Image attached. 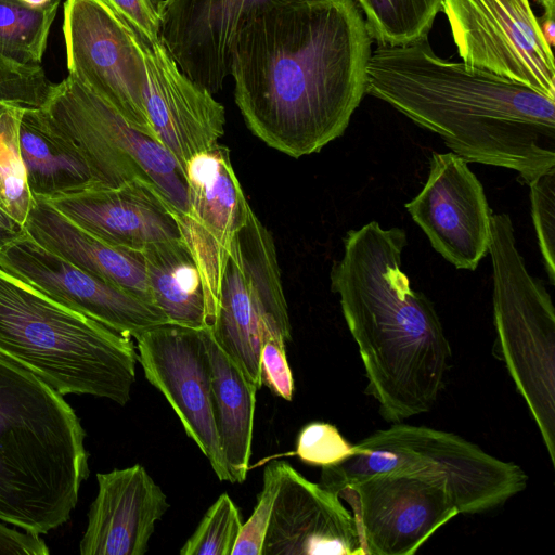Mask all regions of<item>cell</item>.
Here are the masks:
<instances>
[{"instance_id": "cell-31", "label": "cell", "mask_w": 555, "mask_h": 555, "mask_svg": "<svg viewBox=\"0 0 555 555\" xmlns=\"http://www.w3.org/2000/svg\"><path fill=\"white\" fill-rule=\"evenodd\" d=\"M352 447L336 426L312 422L299 431L293 454L308 465L325 467L339 464L352 455Z\"/></svg>"}, {"instance_id": "cell-34", "label": "cell", "mask_w": 555, "mask_h": 555, "mask_svg": "<svg viewBox=\"0 0 555 555\" xmlns=\"http://www.w3.org/2000/svg\"><path fill=\"white\" fill-rule=\"evenodd\" d=\"M139 37L158 40L160 0H101Z\"/></svg>"}, {"instance_id": "cell-23", "label": "cell", "mask_w": 555, "mask_h": 555, "mask_svg": "<svg viewBox=\"0 0 555 555\" xmlns=\"http://www.w3.org/2000/svg\"><path fill=\"white\" fill-rule=\"evenodd\" d=\"M18 140L34 198L49 199L98 186L83 157L51 126L41 108H24Z\"/></svg>"}, {"instance_id": "cell-18", "label": "cell", "mask_w": 555, "mask_h": 555, "mask_svg": "<svg viewBox=\"0 0 555 555\" xmlns=\"http://www.w3.org/2000/svg\"><path fill=\"white\" fill-rule=\"evenodd\" d=\"M271 0H160L158 40L180 70L212 94L230 75L244 22Z\"/></svg>"}, {"instance_id": "cell-1", "label": "cell", "mask_w": 555, "mask_h": 555, "mask_svg": "<svg viewBox=\"0 0 555 555\" xmlns=\"http://www.w3.org/2000/svg\"><path fill=\"white\" fill-rule=\"evenodd\" d=\"M372 37L353 0H271L231 56L235 103L268 146L299 158L340 137L366 94Z\"/></svg>"}, {"instance_id": "cell-11", "label": "cell", "mask_w": 555, "mask_h": 555, "mask_svg": "<svg viewBox=\"0 0 555 555\" xmlns=\"http://www.w3.org/2000/svg\"><path fill=\"white\" fill-rule=\"evenodd\" d=\"M357 524L365 555H412L459 514L444 487L405 473H378L336 489Z\"/></svg>"}, {"instance_id": "cell-35", "label": "cell", "mask_w": 555, "mask_h": 555, "mask_svg": "<svg viewBox=\"0 0 555 555\" xmlns=\"http://www.w3.org/2000/svg\"><path fill=\"white\" fill-rule=\"evenodd\" d=\"M40 534L11 529L0 522V555H48L50 553Z\"/></svg>"}, {"instance_id": "cell-20", "label": "cell", "mask_w": 555, "mask_h": 555, "mask_svg": "<svg viewBox=\"0 0 555 555\" xmlns=\"http://www.w3.org/2000/svg\"><path fill=\"white\" fill-rule=\"evenodd\" d=\"M98 494L79 543L81 555H144L156 522L170 507L140 464L96 474Z\"/></svg>"}, {"instance_id": "cell-26", "label": "cell", "mask_w": 555, "mask_h": 555, "mask_svg": "<svg viewBox=\"0 0 555 555\" xmlns=\"http://www.w3.org/2000/svg\"><path fill=\"white\" fill-rule=\"evenodd\" d=\"M60 0L34 8L0 0V54L20 64L40 65Z\"/></svg>"}, {"instance_id": "cell-13", "label": "cell", "mask_w": 555, "mask_h": 555, "mask_svg": "<svg viewBox=\"0 0 555 555\" xmlns=\"http://www.w3.org/2000/svg\"><path fill=\"white\" fill-rule=\"evenodd\" d=\"M135 340L146 379L164 395L218 479L231 482L215 421L203 327L167 322L150 327Z\"/></svg>"}, {"instance_id": "cell-17", "label": "cell", "mask_w": 555, "mask_h": 555, "mask_svg": "<svg viewBox=\"0 0 555 555\" xmlns=\"http://www.w3.org/2000/svg\"><path fill=\"white\" fill-rule=\"evenodd\" d=\"M262 555H365L353 515L320 483L280 461Z\"/></svg>"}, {"instance_id": "cell-33", "label": "cell", "mask_w": 555, "mask_h": 555, "mask_svg": "<svg viewBox=\"0 0 555 555\" xmlns=\"http://www.w3.org/2000/svg\"><path fill=\"white\" fill-rule=\"evenodd\" d=\"M285 339L279 333L262 328L260 331V376L275 396L292 401L294 378L286 358Z\"/></svg>"}, {"instance_id": "cell-15", "label": "cell", "mask_w": 555, "mask_h": 555, "mask_svg": "<svg viewBox=\"0 0 555 555\" xmlns=\"http://www.w3.org/2000/svg\"><path fill=\"white\" fill-rule=\"evenodd\" d=\"M0 268L59 304L134 339L165 313L39 245L29 235L0 251Z\"/></svg>"}, {"instance_id": "cell-10", "label": "cell", "mask_w": 555, "mask_h": 555, "mask_svg": "<svg viewBox=\"0 0 555 555\" xmlns=\"http://www.w3.org/2000/svg\"><path fill=\"white\" fill-rule=\"evenodd\" d=\"M63 34L69 75L156 140L144 106L145 66L134 31L101 0H66Z\"/></svg>"}, {"instance_id": "cell-6", "label": "cell", "mask_w": 555, "mask_h": 555, "mask_svg": "<svg viewBox=\"0 0 555 555\" xmlns=\"http://www.w3.org/2000/svg\"><path fill=\"white\" fill-rule=\"evenodd\" d=\"M495 356L504 363L538 425L555 466V310L541 280L519 253L508 214H492Z\"/></svg>"}, {"instance_id": "cell-25", "label": "cell", "mask_w": 555, "mask_h": 555, "mask_svg": "<svg viewBox=\"0 0 555 555\" xmlns=\"http://www.w3.org/2000/svg\"><path fill=\"white\" fill-rule=\"evenodd\" d=\"M364 13L372 39L380 46H409L431 29L442 0H353Z\"/></svg>"}, {"instance_id": "cell-39", "label": "cell", "mask_w": 555, "mask_h": 555, "mask_svg": "<svg viewBox=\"0 0 555 555\" xmlns=\"http://www.w3.org/2000/svg\"><path fill=\"white\" fill-rule=\"evenodd\" d=\"M21 1L27 5H30L34 8H39V7H43V5L48 4L51 0H21Z\"/></svg>"}, {"instance_id": "cell-37", "label": "cell", "mask_w": 555, "mask_h": 555, "mask_svg": "<svg viewBox=\"0 0 555 555\" xmlns=\"http://www.w3.org/2000/svg\"><path fill=\"white\" fill-rule=\"evenodd\" d=\"M553 13H544L539 18L541 30L546 39L547 43L553 48L555 40V23Z\"/></svg>"}, {"instance_id": "cell-22", "label": "cell", "mask_w": 555, "mask_h": 555, "mask_svg": "<svg viewBox=\"0 0 555 555\" xmlns=\"http://www.w3.org/2000/svg\"><path fill=\"white\" fill-rule=\"evenodd\" d=\"M211 372L214 413L231 482H243L249 469L257 388L203 327Z\"/></svg>"}, {"instance_id": "cell-7", "label": "cell", "mask_w": 555, "mask_h": 555, "mask_svg": "<svg viewBox=\"0 0 555 555\" xmlns=\"http://www.w3.org/2000/svg\"><path fill=\"white\" fill-rule=\"evenodd\" d=\"M83 157L99 186L150 181L175 210L186 209L185 175L168 150L134 129L111 104L68 75L40 107Z\"/></svg>"}, {"instance_id": "cell-4", "label": "cell", "mask_w": 555, "mask_h": 555, "mask_svg": "<svg viewBox=\"0 0 555 555\" xmlns=\"http://www.w3.org/2000/svg\"><path fill=\"white\" fill-rule=\"evenodd\" d=\"M0 356L63 396L125 405L135 382L130 337L74 311L0 268Z\"/></svg>"}, {"instance_id": "cell-9", "label": "cell", "mask_w": 555, "mask_h": 555, "mask_svg": "<svg viewBox=\"0 0 555 555\" xmlns=\"http://www.w3.org/2000/svg\"><path fill=\"white\" fill-rule=\"evenodd\" d=\"M462 62L555 99L552 47L529 0H442Z\"/></svg>"}, {"instance_id": "cell-19", "label": "cell", "mask_w": 555, "mask_h": 555, "mask_svg": "<svg viewBox=\"0 0 555 555\" xmlns=\"http://www.w3.org/2000/svg\"><path fill=\"white\" fill-rule=\"evenodd\" d=\"M73 223L112 245L143 250L179 238L175 210L147 180L92 186L42 199Z\"/></svg>"}, {"instance_id": "cell-24", "label": "cell", "mask_w": 555, "mask_h": 555, "mask_svg": "<svg viewBox=\"0 0 555 555\" xmlns=\"http://www.w3.org/2000/svg\"><path fill=\"white\" fill-rule=\"evenodd\" d=\"M142 251L153 302L169 322L207 326L204 286L197 264L179 238L158 242Z\"/></svg>"}, {"instance_id": "cell-30", "label": "cell", "mask_w": 555, "mask_h": 555, "mask_svg": "<svg viewBox=\"0 0 555 555\" xmlns=\"http://www.w3.org/2000/svg\"><path fill=\"white\" fill-rule=\"evenodd\" d=\"M531 216L551 284L555 282V169L528 183Z\"/></svg>"}, {"instance_id": "cell-21", "label": "cell", "mask_w": 555, "mask_h": 555, "mask_svg": "<svg viewBox=\"0 0 555 555\" xmlns=\"http://www.w3.org/2000/svg\"><path fill=\"white\" fill-rule=\"evenodd\" d=\"M24 224L42 247L154 305L142 251L100 240L39 198H34Z\"/></svg>"}, {"instance_id": "cell-12", "label": "cell", "mask_w": 555, "mask_h": 555, "mask_svg": "<svg viewBox=\"0 0 555 555\" xmlns=\"http://www.w3.org/2000/svg\"><path fill=\"white\" fill-rule=\"evenodd\" d=\"M185 180L186 209L176 219L202 276L210 327L232 242L251 208L234 172L230 151L219 143L188 160Z\"/></svg>"}, {"instance_id": "cell-2", "label": "cell", "mask_w": 555, "mask_h": 555, "mask_svg": "<svg viewBox=\"0 0 555 555\" xmlns=\"http://www.w3.org/2000/svg\"><path fill=\"white\" fill-rule=\"evenodd\" d=\"M366 93L437 133L467 163L515 170L526 184L555 169V99L443 60L427 39L372 51Z\"/></svg>"}, {"instance_id": "cell-29", "label": "cell", "mask_w": 555, "mask_h": 555, "mask_svg": "<svg viewBox=\"0 0 555 555\" xmlns=\"http://www.w3.org/2000/svg\"><path fill=\"white\" fill-rule=\"evenodd\" d=\"M53 86L41 65L20 64L0 54V101L40 108Z\"/></svg>"}, {"instance_id": "cell-8", "label": "cell", "mask_w": 555, "mask_h": 555, "mask_svg": "<svg viewBox=\"0 0 555 555\" xmlns=\"http://www.w3.org/2000/svg\"><path fill=\"white\" fill-rule=\"evenodd\" d=\"M273 237L253 209L236 233L223 272L211 332L222 350L259 390L260 331L292 339Z\"/></svg>"}, {"instance_id": "cell-5", "label": "cell", "mask_w": 555, "mask_h": 555, "mask_svg": "<svg viewBox=\"0 0 555 555\" xmlns=\"http://www.w3.org/2000/svg\"><path fill=\"white\" fill-rule=\"evenodd\" d=\"M339 464L321 467L320 485L334 492L345 483L378 473H405L441 483L459 514L502 506L524 491L528 476L466 439L426 426L392 423L354 444Z\"/></svg>"}, {"instance_id": "cell-28", "label": "cell", "mask_w": 555, "mask_h": 555, "mask_svg": "<svg viewBox=\"0 0 555 555\" xmlns=\"http://www.w3.org/2000/svg\"><path fill=\"white\" fill-rule=\"evenodd\" d=\"M243 522L240 511L227 494L207 509L180 555H232Z\"/></svg>"}, {"instance_id": "cell-16", "label": "cell", "mask_w": 555, "mask_h": 555, "mask_svg": "<svg viewBox=\"0 0 555 555\" xmlns=\"http://www.w3.org/2000/svg\"><path fill=\"white\" fill-rule=\"evenodd\" d=\"M138 39L145 66L144 106L155 139L185 175L188 160L217 145L223 135L224 107L180 70L159 40Z\"/></svg>"}, {"instance_id": "cell-27", "label": "cell", "mask_w": 555, "mask_h": 555, "mask_svg": "<svg viewBox=\"0 0 555 555\" xmlns=\"http://www.w3.org/2000/svg\"><path fill=\"white\" fill-rule=\"evenodd\" d=\"M24 108L0 101V206L22 223L34 204L18 140Z\"/></svg>"}, {"instance_id": "cell-32", "label": "cell", "mask_w": 555, "mask_h": 555, "mask_svg": "<svg viewBox=\"0 0 555 555\" xmlns=\"http://www.w3.org/2000/svg\"><path fill=\"white\" fill-rule=\"evenodd\" d=\"M280 480V461H272L264 467L263 485L257 496V504L248 520L242 526L232 555H262Z\"/></svg>"}, {"instance_id": "cell-38", "label": "cell", "mask_w": 555, "mask_h": 555, "mask_svg": "<svg viewBox=\"0 0 555 555\" xmlns=\"http://www.w3.org/2000/svg\"><path fill=\"white\" fill-rule=\"evenodd\" d=\"M544 9V13L555 14V0H535Z\"/></svg>"}, {"instance_id": "cell-36", "label": "cell", "mask_w": 555, "mask_h": 555, "mask_svg": "<svg viewBox=\"0 0 555 555\" xmlns=\"http://www.w3.org/2000/svg\"><path fill=\"white\" fill-rule=\"evenodd\" d=\"M28 232L25 224L16 220L0 206V251L25 238Z\"/></svg>"}, {"instance_id": "cell-14", "label": "cell", "mask_w": 555, "mask_h": 555, "mask_svg": "<svg viewBox=\"0 0 555 555\" xmlns=\"http://www.w3.org/2000/svg\"><path fill=\"white\" fill-rule=\"evenodd\" d=\"M405 208L456 269L475 270L488 254L493 212L481 182L459 155L433 152L427 181Z\"/></svg>"}, {"instance_id": "cell-3", "label": "cell", "mask_w": 555, "mask_h": 555, "mask_svg": "<svg viewBox=\"0 0 555 555\" xmlns=\"http://www.w3.org/2000/svg\"><path fill=\"white\" fill-rule=\"evenodd\" d=\"M86 430L64 396L0 356V521L46 534L89 477Z\"/></svg>"}]
</instances>
